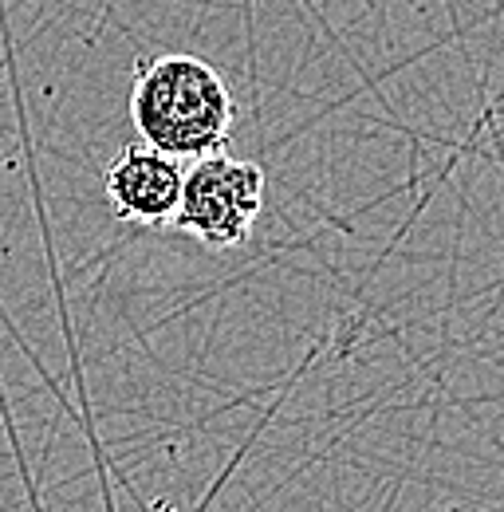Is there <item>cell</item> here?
<instances>
[{
  "mask_svg": "<svg viewBox=\"0 0 504 512\" xmlns=\"http://www.w3.org/2000/svg\"><path fill=\"white\" fill-rule=\"evenodd\" d=\"M264 170L260 162L229 158V154H205L182 182L178 209L166 225L178 233L197 237L209 249H237L252 233V221L264 209Z\"/></svg>",
  "mask_w": 504,
  "mask_h": 512,
  "instance_id": "7a4b0ae2",
  "label": "cell"
},
{
  "mask_svg": "<svg viewBox=\"0 0 504 512\" xmlns=\"http://www.w3.org/2000/svg\"><path fill=\"white\" fill-rule=\"evenodd\" d=\"M182 182H186V170L178 166V158L150 142L123 146L103 174V190L115 217H123L130 225H166L178 209Z\"/></svg>",
  "mask_w": 504,
  "mask_h": 512,
  "instance_id": "3957f363",
  "label": "cell"
},
{
  "mask_svg": "<svg viewBox=\"0 0 504 512\" xmlns=\"http://www.w3.org/2000/svg\"><path fill=\"white\" fill-rule=\"evenodd\" d=\"M130 123L142 142L174 154L178 162H197L229 142L237 103L213 64L197 56H158L134 75Z\"/></svg>",
  "mask_w": 504,
  "mask_h": 512,
  "instance_id": "6da1fadb",
  "label": "cell"
}]
</instances>
